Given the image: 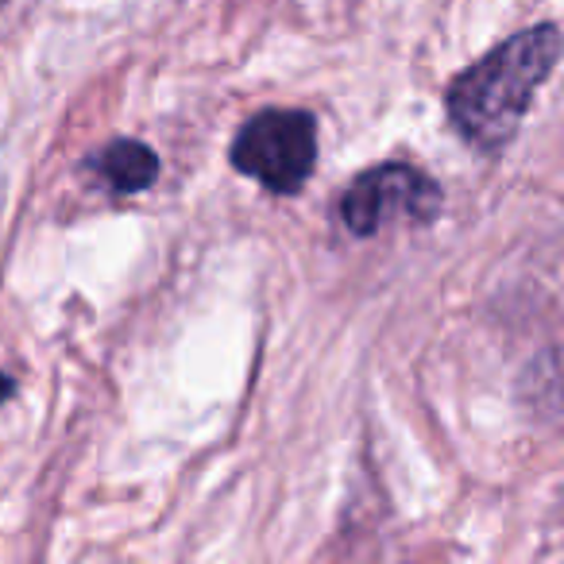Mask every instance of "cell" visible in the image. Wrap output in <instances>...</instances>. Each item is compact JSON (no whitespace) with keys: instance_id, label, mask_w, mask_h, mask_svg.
I'll return each instance as SVG.
<instances>
[{"instance_id":"1","label":"cell","mask_w":564,"mask_h":564,"mask_svg":"<svg viewBox=\"0 0 564 564\" xmlns=\"http://www.w3.org/2000/svg\"><path fill=\"white\" fill-rule=\"evenodd\" d=\"M561 47V32L553 24H541L518 32L514 40H507L476 66H468L448 86L445 97L448 120L456 132L487 155L507 148L518 135V124L530 112L538 89L553 74Z\"/></svg>"},{"instance_id":"2","label":"cell","mask_w":564,"mask_h":564,"mask_svg":"<svg viewBox=\"0 0 564 564\" xmlns=\"http://www.w3.org/2000/svg\"><path fill=\"white\" fill-rule=\"evenodd\" d=\"M317 163V120L302 109H267L240 128L232 166L271 194H299Z\"/></svg>"},{"instance_id":"3","label":"cell","mask_w":564,"mask_h":564,"mask_svg":"<svg viewBox=\"0 0 564 564\" xmlns=\"http://www.w3.org/2000/svg\"><path fill=\"white\" fill-rule=\"evenodd\" d=\"M441 189L430 174L406 163H383L364 171L340 197V220L352 236H376L391 220L425 225L441 213Z\"/></svg>"},{"instance_id":"4","label":"cell","mask_w":564,"mask_h":564,"mask_svg":"<svg viewBox=\"0 0 564 564\" xmlns=\"http://www.w3.org/2000/svg\"><path fill=\"white\" fill-rule=\"evenodd\" d=\"M94 171L109 182L117 194H140L159 178V159L148 143L117 140L94 159Z\"/></svg>"},{"instance_id":"5","label":"cell","mask_w":564,"mask_h":564,"mask_svg":"<svg viewBox=\"0 0 564 564\" xmlns=\"http://www.w3.org/2000/svg\"><path fill=\"white\" fill-rule=\"evenodd\" d=\"M9 394H12V379H9V376H0V402L9 399Z\"/></svg>"}]
</instances>
